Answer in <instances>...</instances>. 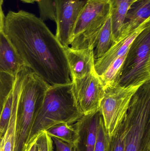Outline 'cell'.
<instances>
[{
	"label": "cell",
	"instance_id": "1",
	"mask_svg": "<svg viewBox=\"0 0 150 151\" xmlns=\"http://www.w3.org/2000/svg\"><path fill=\"white\" fill-rule=\"evenodd\" d=\"M2 31L25 65L49 85L71 83L65 48L40 18L10 11Z\"/></svg>",
	"mask_w": 150,
	"mask_h": 151
},
{
	"label": "cell",
	"instance_id": "2",
	"mask_svg": "<svg viewBox=\"0 0 150 151\" xmlns=\"http://www.w3.org/2000/svg\"><path fill=\"white\" fill-rule=\"evenodd\" d=\"M83 115L77 106L71 83L50 86L33 121L26 146L50 127L61 122L72 125Z\"/></svg>",
	"mask_w": 150,
	"mask_h": 151
},
{
	"label": "cell",
	"instance_id": "3",
	"mask_svg": "<svg viewBox=\"0 0 150 151\" xmlns=\"http://www.w3.org/2000/svg\"><path fill=\"white\" fill-rule=\"evenodd\" d=\"M50 86L30 69L26 75L17 103L15 151L25 149L33 121Z\"/></svg>",
	"mask_w": 150,
	"mask_h": 151
},
{
	"label": "cell",
	"instance_id": "4",
	"mask_svg": "<svg viewBox=\"0 0 150 151\" xmlns=\"http://www.w3.org/2000/svg\"><path fill=\"white\" fill-rule=\"evenodd\" d=\"M124 121V151H150V81L133 96Z\"/></svg>",
	"mask_w": 150,
	"mask_h": 151
},
{
	"label": "cell",
	"instance_id": "5",
	"mask_svg": "<svg viewBox=\"0 0 150 151\" xmlns=\"http://www.w3.org/2000/svg\"><path fill=\"white\" fill-rule=\"evenodd\" d=\"M150 80V25L130 45L116 85H141Z\"/></svg>",
	"mask_w": 150,
	"mask_h": 151
},
{
	"label": "cell",
	"instance_id": "6",
	"mask_svg": "<svg viewBox=\"0 0 150 151\" xmlns=\"http://www.w3.org/2000/svg\"><path fill=\"white\" fill-rule=\"evenodd\" d=\"M109 0H88L75 25L70 47H95L99 34L110 15Z\"/></svg>",
	"mask_w": 150,
	"mask_h": 151
},
{
	"label": "cell",
	"instance_id": "7",
	"mask_svg": "<svg viewBox=\"0 0 150 151\" xmlns=\"http://www.w3.org/2000/svg\"><path fill=\"white\" fill-rule=\"evenodd\" d=\"M141 86L111 85L105 87L100 110L105 127L110 137L125 119L131 99Z\"/></svg>",
	"mask_w": 150,
	"mask_h": 151
},
{
	"label": "cell",
	"instance_id": "8",
	"mask_svg": "<svg viewBox=\"0 0 150 151\" xmlns=\"http://www.w3.org/2000/svg\"><path fill=\"white\" fill-rule=\"evenodd\" d=\"M72 91L77 106L84 115L100 110L105 94V87L94 71L80 79L71 80Z\"/></svg>",
	"mask_w": 150,
	"mask_h": 151
},
{
	"label": "cell",
	"instance_id": "9",
	"mask_svg": "<svg viewBox=\"0 0 150 151\" xmlns=\"http://www.w3.org/2000/svg\"><path fill=\"white\" fill-rule=\"evenodd\" d=\"M88 0H57L55 37L64 47H69L77 20Z\"/></svg>",
	"mask_w": 150,
	"mask_h": 151
},
{
	"label": "cell",
	"instance_id": "10",
	"mask_svg": "<svg viewBox=\"0 0 150 151\" xmlns=\"http://www.w3.org/2000/svg\"><path fill=\"white\" fill-rule=\"evenodd\" d=\"M102 119L99 110L84 115L75 123L72 124L78 136L74 146L75 151H94L100 123Z\"/></svg>",
	"mask_w": 150,
	"mask_h": 151
},
{
	"label": "cell",
	"instance_id": "11",
	"mask_svg": "<svg viewBox=\"0 0 150 151\" xmlns=\"http://www.w3.org/2000/svg\"><path fill=\"white\" fill-rule=\"evenodd\" d=\"M149 25H150V19L128 34L120 37L117 41L113 43L103 56L95 60L94 68L99 76L102 75L114 60L127 53L134 40Z\"/></svg>",
	"mask_w": 150,
	"mask_h": 151
},
{
	"label": "cell",
	"instance_id": "12",
	"mask_svg": "<svg viewBox=\"0 0 150 151\" xmlns=\"http://www.w3.org/2000/svg\"><path fill=\"white\" fill-rule=\"evenodd\" d=\"M71 80L80 79L95 71L94 48L75 49L65 47Z\"/></svg>",
	"mask_w": 150,
	"mask_h": 151
},
{
	"label": "cell",
	"instance_id": "13",
	"mask_svg": "<svg viewBox=\"0 0 150 151\" xmlns=\"http://www.w3.org/2000/svg\"><path fill=\"white\" fill-rule=\"evenodd\" d=\"M149 19L150 0H136L126 14L119 38L135 30Z\"/></svg>",
	"mask_w": 150,
	"mask_h": 151
},
{
	"label": "cell",
	"instance_id": "14",
	"mask_svg": "<svg viewBox=\"0 0 150 151\" xmlns=\"http://www.w3.org/2000/svg\"><path fill=\"white\" fill-rule=\"evenodd\" d=\"M25 66L3 31L0 33V71L16 76Z\"/></svg>",
	"mask_w": 150,
	"mask_h": 151
},
{
	"label": "cell",
	"instance_id": "15",
	"mask_svg": "<svg viewBox=\"0 0 150 151\" xmlns=\"http://www.w3.org/2000/svg\"><path fill=\"white\" fill-rule=\"evenodd\" d=\"M113 43L119 38L126 14L131 5L136 0H109Z\"/></svg>",
	"mask_w": 150,
	"mask_h": 151
},
{
	"label": "cell",
	"instance_id": "16",
	"mask_svg": "<svg viewBox=\"0 0 150 151\" xmlns=\"http://www.w3.org/2000/svg\"><path fill=\"white\" fill-rule=\"evenodd\" d=\"M18 95L15 94L10 119L8 127L0 137V151H15L16 137V110Z\"/></svg>",
	"mask_w": 150,
	"mask_h": 151
},
{
	"label": "cell",
	"instance_id": "17",
	"mask_svg": "<svg viewBox=\"0 0 150 151\" xmlns=\"http://www.w3.org/2000/svg\"><path fill=\"white\" fill-rule=\"evenodd\" d=\"M112 44V32L109 15L99 34L95 44L94 50L95 60L103 56L108 51Z\"/></svg>",
	"mask_w": 150,
	"mask_h": 151
},
{
	"label": "cell",
	"instance_id": "18",
	"mask_svg": "<svg viewBox=\"0 0 150 151\" xmlns=\"http://www.w3.org/2000/svg\"><path fill=\"white\" fill-rule=\"evenodd\" d=\"M45 131L50 137H56L73 146L78 139V134L72 125L65 122L55 124Z\"/></svg>",
	"mask_w": 150,
	"mask_h": 151
},
{
	"label": "cell",
	"instance_id": "19",
	"mask_svg": "<svg viewBox=\"0 0 150 151\" xmlns=\"http://www.w3.org/2000/svg\"><path fill=\"white\" fill-rule=\"evenodd\" d=\"M127 53L114 60L105 71L100 76L105 88L109 85L117 84Z\"/></svg>",
	"mask_w": 150,
	"mask_h": 151
},
{
	"label": "cell",
	"instance_id": "20",
	"mask_svg": "<svg viewBox=\"0 0 150 151\" xmlns=\"http://www.w3.org/2000/svg\"><path fill=\"white\" fill-rule=\"evenodd\" d=\"M15 77L0 71V117L5 102L14 88Z\"/></svg>",
	"mask_w": 150,
	"mask_h": 151
},
{
	"label": "cell",
	"instance_id": "21",
	"mask_svg": "<svg viewBox=\"0 0 150 151\" xmlns=\"http://www.w3.org/2000/svg\"><path fill=\"white\" fill-rule=\"evenodd\" d=\"M126 133V126L124 119L111 137L107 151H124Z\"/></svg>",
	"mask_w": 150,
	"mask_h": 151
},
{
	"label": "cell",
	"instance_id": "22",
	"mask_svg": "<svg viewBox=\"0 0 150 151\" xmlns=\"http://www.w3.org/2000/svg\"><path fill=\"white\" fill-rule=\"evenodd\" d=\"M14 96V90L13 88L5 102L0 117V134L1 136L6 131L10 119L13 107Z\"/></svg>",
	"mask_w": 150,
	"mask_h": 151
},
{
	"label": "cell",
	"instance_id": "23",
	"mask_svg": "<svg viewBox=\"0 0 150 151\" xmlns=\"http://www.w3.org/2000/svg\"><path fill=\"white\" fill-rule=\"evenodd\" d=\"M111 137L105 127L103 119H101L99 127L97 138L94 151H107Z\"/></svg>",
	"mask_w": 150,
	"mask_h": 151
},
{
	"label": "cell",
	"instance_id": "24",
	"mask_svg": "<svg viewBox=\"0 0 150 151\" xmlns=\"http://www.w3.org/2000/svg\"><path fill=\"white\" fill-rule=\"evenodd\" d=\"M53 140L45 131L37 136L36 144L38 151H53Z\"/></svg>",
	"mask_w": 150,
	"mask_h": 151
},
{
	"label": "cell",
	"instance_id": "25",
	"mask_svg": "<svg viewBox=\"0 0 150 151\" xmlns=\"http://www.w3.org/2000/svg\"><path fill=\"white\" fill-rule=\"evenodd\" d=\"M54 143L56 151H75L74 146L56 137H51Z\"/></svg>",
	"mask_w": 150,
	"mask_h": 151
},
{
	"label": "cell",
	"instance_id": "26",
	"mask_svg": "<svg viewBox=\"0 0 150 151\" xmlns=\"http://www.w3.org/2000/svg\"><path fill=\"white\" fill-rule=\"evenodd\" d=\"M36 138L27 145L26 151H38L36 144Z\"/></svg>",
	"mask_w": 150,
	"mask_h": 151
},
{
	"label": "cell",
	"instance_id": "27",
	"mask_svg": "<svg viewBox=\"0 0 150 151\" xmlns=\"http://www.w3.org/2000/svg\"><path fill=\"white\" fill-rule=\"evenodd\" d=\"M4 17H5V16H4L3 12L2 6H0V33L2 31Z\"/></svg>",
	"mask_w": 150,
	"mask_h": 151
},
{
	"label": "cell",
	"instance_id": "28",
	"mask_svg": "<svg viewBox=\"0 0 150 151\" xmlns=\"http://www.w3.org/2000/svg\"><path fill=\"white\" fill-rule=\"evenodd\" d=\"M4 1V0H0V6H2L3 4Z\"/></svg>",
	"mask_w": 150,
	"mask_h": 151
},
{
	"label": "cell",
	"instance_id": "29",
	"mask_svg": "<svg viewBox=\"0 0 150 151\" xmlns=\"http://www.w3.org/2000/svg\"><path fill=\"white\" fill-rule=\"evenodd\" d=\"M26 147L25 149L23 151H26Z\"/></svg>",
	"mask_w": 150,
	"mask_h": 151
},
{
	"label": "cell",
	"instance_id": "30",
	"mask_svg": "<svg viewBox=\"0 0 150 151\" xmlns=\"http://www.w3.org/2000/svg\"><path fill=\"white\" fill-rule=\"evenodd\" d=\"M1 134H0V137H1Z\"/></svg>",
	"mask_w": 150,
	"mask_h": 151
}]
</instances>
